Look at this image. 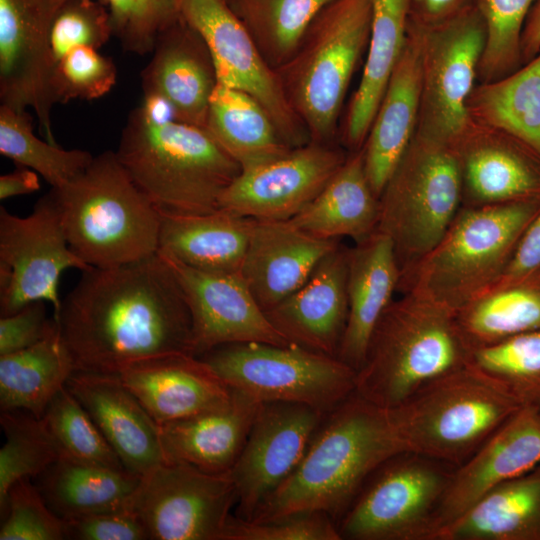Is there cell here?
Returning a JSON list of instances; mask_svg holds the SVG:
<instances>
[{"instance_id":"29","label":"cell","mask_w":540,"mask_h":540,"mask_svg":"<svg viewBox=\"0 0 540 540\" xmlns=\"http://www.w3.org/2000/svg\"><path fill=\"white\" fill-rule=\"evenodd\" d=\"M229 399L196 415L159 425L167 460L210 473H228L236 463L262 402L231 387Z\"/></svg>"},{"instance_id":"52","label":"cell","mask_w":540,"mask_h":540,"mask_svg":"<svg viewBox=\"0 0 540 540\" xmlns=\"http://www.w3.org/2000/svg\"><path fill=\"white\" fill-rule=\"evenodd\" d=\"M539 271L540 209L521 235L502 275L490 288L520 280Z\"/></svg>"},{"instance_id":"38","label":"cell","mask_w":540,"mask_h":540,"mask_svg":"<svg viewBox=\"0 0 540 540\" xmlns=\"http://www.w3.org/2000/svg\"><path fill=\"white\" fill-rule=\"evenodd\" d=\"M470 350L540 330V271L489 288L455 314Z\"/></svg>"},{"instance_id":"36","label":"cell","mask_w":540,"mask_h":540,"mask_svg":"<svg viewBox=\"0 0 540 540\" xmlns=\"http://www.w3.org/2000/svg\"><path fill=\"white\" fill-rule=\"evenodd\" d=\"M40 478L45 501L66 519L130 505L142 476L126 468L62 457Z\"/></svg>"},{"instance_id":"22","label":"cell","mask_w":540,"mask_h":540,"mask_svg":"<svg viewBox=\"0 0 540 540\" xmlns=\"http://www.w3.org/2000/svg\"><path fill=\"white\" fill-rule=\"evenodd\" d=\"M67 387L127 470L144 476L167 460L159 425L118 374L75 371Z\"/></svg>"},{"instance_id":"55","label":"cell","mask_w":540,"mask_h":540,"mask_svg":"<svg viewBox=\"0 0 540 540\" xmlns=\"http://www.w3.org/2000/svg\"><path fill=\"white\" fill-rule=\"evenodd\" d=\"M540 52V0H536L526 19L521 35L522 63Z\"/></svg>"},{"instance_id":"5","label":"cell","mask_w":540,"mask_h":540,"mask_svg":"<svg viewBox=\"0 0 540 540\" xmlns=\"http://www.w3.org/2000/svg\"><path fill=\"white\" fill-rule=\"evenodd\" d=\"M51 192L69 247L89 266L118 267L158 252L161 214L114 151L94 156L79 175Z\"/></svg>"},{"instance_id":"42","label":"cell","mask_w":540,"mask_h":540,"mask_svg":"<svg viewBox=\"0 0 540 540\" xmlns=\"http://www.w3.org/2000/svg\"><path fill=\"white\" fill-rule=\"evenodd\" d=\"M6 441L0 449V507L19 480L42 475L62 453L42 418L25 411H1Z\"/></svg>"},{"instance_id":"23","label":"cell","mask_w":540,"mask_h":540,"mask_svg":"<svg viewBox=\"0 0 540 540\" xmlns=\"http://www.w3.org/2000/svg\"><path fill=\"white\" fill-rule=\"evenodd\" d=\"M340 244L315 237L289 220L254 222L240 275L266 313L299 289Z\"/></svg>"},{"instance_id":"24","label":"cell","mask_w":540,"mask_h":540,"mask_svg":"<svg viewBox=\"0 0 540 540\" xmlns=\"http://www.w3.org/2000/svg\"><path fill=\"white\" fill-rule=\"evenodd\" d=\"M141 73L144 96L163 100L177 121L204 128L217 77L202 38L181 17L157 38Z\"/></svg>"},{"instance_id":"32","label":"cell","mask_w":540,"mask_h":540,"mask_svg":"<svg viewBox=\"0 0 540 540\" xmlns=\"http://www.w3.org/2000/svg\"><path fill=\"white\" fill-rule=\"evenodd\" d=\"M379 198L368 181L363 149L352 151L320 193L289 221L318 238L356 243L376 229Z\"/></svg>"},{"instance_id":"51","label":"cell","mask_w":540,"mask_h":540,"mask_svg":"<svg viewBox=\"0 0 540 540\" xmlns=\"http://www.w3.org/2000/svg\"><path fill=\"white\" fill-rule=\"evenodd\" d=\"M55 319L47 316L45 301H34L0 319V356L28 348L42 340Z\"/></svg>"},{"instance_id":"9","label":"cell","mask_w":540,"mask_h":540,"mask_svg":"<svg viewBox=\"0 0 540 540\" xmlns=\"http://www.w3.org/2000/svg\"><path fill=\"white\" fill-rule=\"evenodd\" d=\"M461 206L452 147L415 134L379 197L375 231L390 238L402 270L438 243Z\"/></svg>"},{"instance_id":"30","label":"cell","mask_w":540,"mask_h":540,"mask_svg":"<svg viewBox=\"0 0 540 540\" xmlns=\"http://www.w3.org/2000/svg\"><path fill=\"white\" fill-rule=\"evenodd\" d=\"M160 214L158 252L199 270L240 273L255 219L222 209Z\"/></svg>"},{"instance_id":"50","label":"cell","mask_w":540,"mask_h":540,"mask_svg":"<svg viewBox=\"0 0 540 540\" xmlns=\"http://www.w3.org/2000/svg\"><path fill=\"white\" fill-rule=\"evenodd\" d=\"M65 539L147 540L149 534L132 503L121 508L63 519Z\"/></svg>"},{"instance_id":"13","label":"cell","mask_w":540,"mask_h":540,"mask_svg":"<svg viewBox=\"0 0 540 540\" xmlns=\"http://www.w3.org/2000/svg\"><path fill=\"white\" fill-rule=\"evenodd\" d=\"M69 268L92 267L69 247L51 190L32 212L19 217L0 207V312L10 315L34 301L49 302L53 316L61 308L58 285Z\"/></svg>"},{"instance_id":"12","label":"cell","mask_w":540,"mask_h":540,"mask_svg":"<svg viewBox=\"0 0 540 540\" xmlns=\"http://www.w3.org/2000/svg\"><path fill=\"white\" fill-rule=\"evenodd\" d=\"M422 31L421 98L415 134L452 146L471 123L467 100L476 86L486 24L475 5Z\"/></svg>"},{"instance_id":"54","label":"cell","mask_w":540,"mask_h":540,"mask_svg":"<svg viewBox=\"0 0 540 540\" xmlns=\"http://www.w3.org/2000/svg\"><path fill=\"white\" fill-rule=\"evenodd\" d=\"M40 189L39 174L32 169L19 166L16 170L1 175L0 199L30 194Z\"/></svg>"},{"instance_id":"46","label":"cell","mask_w":540,"mask_h":540,"mask_svg":"<svg viewBox=\"0 0 540 540\" xmlns=\"http://www.w3.org/2000/svg\"><path fill=\"white\" fill-rule=\"evenodd\" d=\"M0 540H62L64 520L45 501L30 478L16 482L0 507Z\"/></svg>"},{"instance_id":"47","label":"cell","mask_w":540,"mask_h":540,"mask_svg":"<svg viewBox=\"0 0 540 540\" xmlns=\"http://www.w3.org/2000/svg\"><path fill=\"white\" fill-rule=\"evenodd\" d=\"M117 81V68L98 49L80 46L57 63L52 78L55 103L73 99L94 100L111 91Z\"/></svg>"},{"instance_id":"14","label":"cell","mask_w":540,"mask_h":540,"mask_svg":"<svg viewBox=\"0 0 540 540\" xmlns=\"http://www.w3.org/2000/svg\"><path fill=\"white\" fill-rule=\"evenodd\" d=\"M238 501L228 473L166 460L142 476L132 507L153 540H224Z\"/></svg>"},{"instance_id":"45","label":"cell","mask_w":540,"mask_h":540,"mask_svg":"<svg viewBox=\"0 0 540 540\" xmlns=\"http://www.w3.org/2000/svg\"><path fill=\"white\" fill-rule=\"evenodd\" d=\"M180 0H107L113 36L127 52L151 53L159 35L180 18Z\"/></svg>"},{"instance_id":"39","label":"cell","mask_w":540,"mask_h":540,"mask_svg":"<svg viewBox=\"0 0 540 540\" xmlns=\"http://www.w3.org/2000/svg\"><path fill=\"white\" fill-rule=\"evenodd\" d=\"M332 0H227L261 55L277 70L295 54L307 28Z\"/></svg>"},{"instance_id":"56","label":"cell","mask_w":540,"mask_h":540,"mask_svg":"<svg viewBox=\"0 0 540 540\" xmlns=\"http://www.w3.org/2000/svg\"><path fill=\"white\" fill-rule=\"evenodd\" d=\"M98 1H100L101 3L107 6V0H98Z\"/></svg>"},{"instance_id":"33","label":"cell","mask_w":540,"mask_h":540,"mask_svg":"<svg viewBox=\"0 0 540 540\" xmlns=\"http://www.w3.org/2000/svg\"><path fill=\"white\" fill-rule=\"evenodd\" d=\"M434 540H540V464L492 489Z\"/></svg>"},{"instance_id":"16","label":"cell","mask_w":540,"mask_h":540,"mask_svg":"<svg viewBox=\"0 0 540 540\" xmlns=\"http://www.w3.org/2000/svg\"><path fill=\"white\" fill-rule=\"evenodd\" d=\"M66 0H0V102L31 108L45 139L55 142L52 78L56 62L50 34Z\"/></svg>"},{"instance_id":"2","label":"cell","mask_w":540,"mask_h":540,"mask_svg":"<svg viewBox=\"0 0 540 540\" xmlns=\"http://www.w3.org/2000/svg\"><path fill=\"white\" fill-rule=\"evenodd\" d=\"M404 452L391 410L354 392L325 415L298 466L249 520L314 511L335 520L374 472Z\"/></svg>"},{"instance_id":"25","label":"cell","mask_w":540,"mask_h":540,"mask_svg":"<svg viewBox=\"0 0 540 540\" xmlns=\"http://www.w3.org/2000/svg\"><path fill=\"white\" fill-rule=\"evenodd\" d=\"M423 31L409 21L404 49L362 146L370 186L379 198L415 136L421 98Z\"/></svg>"},{"instance_id":"28","label":"cell","mask_w":540,"mask_h":540,"mask_svg":"<svg viewBox=\"0 0 540 540\" xmlns=\"http://www.w3.org/2000/svg\"><path fill=\"white\" fill-rule=\"evenodd\" d=\"M401 269L388 236L374 231L349 248L348 317L337 353L358 371L363 365L372 334L398 290Z\"/></svg>"},{"instance_id":"15","label":"cell","mask_w":540,"mask_h":540,"mask_svg":"<svg viewBox=\"0 0 540 540\" xmlns=\"http://www.w3.org/2000/svg\"><path fill=\"white\" fill-rule=\"evenodd\" d=\"M180 17L204 41L217 82L253 97L268 113L282 139L296 148L310 142L279 76L265 61L227 0H180Z\"/></svg>"},{"instance_id":"10","label":"cell","mask_w":540,"mask_h":540,"mask_svg":"<svg viewBox=\"0 0 540 540\" xmlns=\"http://www.w3.org/2000/svg\"><path fill=\"white\" fill-rule=\"evenodd\" d=\"M230 387L260 402H292L327 414L356 389L357 371L295 343L222 345L200 356Z\"/></svg>"},{"instance_id":"17","label":"cell","mask_w":540,"mask_h":540,"mask_svg":"<svg viewBox=\"0 0 540 540\" xmlns=\"http://www.w3.org/2000/svg\"><path fill=\"white\" fill-rule=\"evenodd\" d=\"M160 254L171 267L190 312L192 355L200 357L234 343L292 344L271 323L240 273L203 271Z\"/></svg>"},{"instance_id":"43","label":"cell","mask_w":540,"mask_h":540,"mask_svg":"<svg viewBox=\"0 0 540 540\" xmlns=\"http://www.w3.org/2000/svg\"><path fill=\"white\" fill-rule=\"evenodd\" d=\"M41 418L60 449L62 457L125 468L87 410L67 385L52 399Z\"/></svg>"},{"instance_id":"40","label":"cell","mask_w":540,"mask_h":540,"mask_svg":"<svg viewBox=\"0 0 540 540\" xmlns=\"http://www.w3.org/2000/svg\"><path fill=\"white\" fill-rule=\"evenodd\" d=\"M0 153L19 166L34 170L53 188L71 181L94 158L86 150H66L37 138L29 114L5 105H0Z\"/></svg>"},{"instance_id":"20","label":"cell","mask_w":540,"mask_h":540,"mask_svg":"<svg viewBox=\"0 0 540 540\" xmlns=\"http://www.w3.org/2000/svg\"><path fill=\"white\" fill-rule=\"evenodd\" d=\"M451 147L460 171L462 206L540 198V156L516 137L471 120Z\"/></svg>"},{"instance_id":"37","label":"cell","mask_w":540,"mask_h":540,"mask_svg":"<svg viewBox=\"0 0 540 540\" xmlns=\"http://www.w3.org/2000/svg\"><path fill=\"white\" fill-rule=\"evenodd\" d=\"M467 111L473 122L516 137L540 156V52L509 75L476 84Z\"/></svg>"},{"instance_id":"8","label":"cell","mask_w":540,"mask_h":540,"mask_svg":"<svg viewBox=\"0 0 540 540\" xmlns=\"http://www.w3.org/2000/svg\"><path fill=\"white\" fill-rule=\"evenodd\" d=\"M370 23L371 0H332L276 70L310 141L330 143L334 137L351 78L367 50Z\"/></svg>"},{"instance_id":"4","label":"cell","mask_w":540,"mask_h":540,"mask_svg":"<svg viewBox=\"0 0 540 540\" xmlns=\"http://www.w3.org/2000/svg\"><path fill=\"white\" fill-rule=\"evenodd\" d=\"M540 198L462 206L438 243L401 270L398 290L453 314L502 275Z\"/></svg>"},{"instance_id":"31","label":"cell","mask_w":540,"mask_h":540,"mask_svg":"<svg viewBox=\"0 0 540 540\" xmlns=\"http://www.w3.org/2000/svg\"><path fill=\"white\" fill-rule=\"evenodd\" d=\"M411 0H371L367 57L344 121L342 141L362 148L390 75L404 49Z\"/></svg>"},{"instance_id":"27","label":"cell","mask_w":540,"mask_h":540,"mask_svg":"<svg viewBox=\"0 0 540 540\" xmlns=\"http://www.w3.org/2000/svg\"><path fill=\"white\" fill-rule=\"evenodd\" d=\"M118 375L158 425L213 409L232 390L203 359L188 353L139 362Z\"/></svg>"},{"instance_id":"19","label":"cell","mask_w":540,"mask_h":540,"mask_svg":"<svg viewBox=\"0 0 540 540\" xmlns=\"http://www.w3.org/2000/svg\"><path fill=\"white\" fill-rule=\"evenodd\" d=\"M326 414L304 404L262 402L230 471L237 516L251 519L260 504L298 466Z\"/></svg>"},{"instance_id":"1","label":"cell","mask_w":540,"mask_h":540,"mask_svg":"<svg viewBox=\"0 0 540 540\" xmlns=\"http://www.w3.org/2000/svg\"><path fill=\"white\" fill-rule=\"evenodd\" d=\"M53 318L76 371L119 374L146 360L191 354L190 312L159 252L83 271Z\"/></svg>"},{"instance_id":"21","label":"cell","mask_w":540,"mask_h":540,"mask_svg":"<svg viewBox=\"0 0 540 540\" xmlns=\"http://www.w3.org/2000/svg\"><path fill=\"white\" fill-rule=\"evenodd\" d=\"M540 464V413L520 408L451 473L433 536L498 485Z\"/></svg>"},{"instance_id":"3","label":"cell","mask_w":540,"mask_h":540,"mask_svg":"<svg viewBox=\"0 0 540 540\" xmlns=\"http://www.w3.org/2000/svg\"><path fill=\"white\" fill-rule=\"evenodd\" d=\"M115 153L136 186L164 214L219 210L222 194L241 172L204 128L153 119L140 105L128 117Z\"/></svg>"},{"instance_id":"6","label":"cell","mask_w":540,"mask_h":540,"mask_svg":"<svg viewBox=\"0 0 540 540\" xmlns=\"http://www.w3.org/2000/svg\"><path fill=\"white\" fill-rule=\"evenodd\" d=\"M455 314L405 293L392 300L370 340L355 392L393 408L432 380L469 363Z\"/></svg>"},{"instance_id":"44","label":"cell","mask_w":540,"mask_h":540,"mask_svg":"<svg viewBox=\"0 0 540 540\" xmlns=\"http://www.w3.org/2000/svg\"><path fill=\"white\" fill-rule=\"evenodd\" d=\"M535 1L477 0L487 35L478 68V83L507 76L523 65L521 35Z\"/></svg>"},{"instance_id":"7","label":"cell","mask_w":540,"mask_h":540,"mask_svg":"<svg viewBox=\"0 0 540 540\" xmlns=\"http://www.w3.org/2000/svg\"><path fill=\"white\" fill-rule=\"evenodd\" d=\"M520 408L468 364L432 380L390 410L408 452L461 465Z\"/></svg>"},{"instance_id":"41","label":"cell","mask_w":540,"mask_h":540,"mask_svg":"<svg viewBox=\"0 0 540 540\" xmlns=\"http://www.w3.org/2000/svg\"><path fill=\"white\" fill-rule=\"evenodd\" d=\"M468 364L495 381L521 408L540 413V330L474 348Z\"/></svg>"},{"instance_id":"26","label":"cell","mask_w":540,"mask_h":540,"mask_svg":"<svg viewBox=\"0 0 540 540\" xmlns=\"http://www.w3.org/2000/svg\"><path fill=\"white\" fill-rule=\"evenodd\" d=\"M348 254L339 244L299 289L266 312L290 342L337 357L348 317Z\"/></svg>"},{"instance_id":"11","label":"cell","mask_w":540,"mask_h":540,"mask_svg":"<svg viewBox=\"0 0 540 540\" xmlns=\"http://www.w3.org/2000/svg\"><path fill=\"white\" fill-rule=\"evenodd\" d=\"M442 462L401 453L384 463L337 525L342 539L433 540L451 473Z\"/></svg>"},{"instance_id":"18","label":"cell","mask_w":540,"mask_h":540,"mask_svg":"<svg viewBox=\"0 0 540 540\" xmlns=\"http://www.w3.org/2000/svg\"><path fill=\"white\" fill-rule=\"evenodd\" d=\"M330 143L310 141L267 163L242 170L219 208L256 220H290L326 186L346 160Z\"/></svg>"},{"instance_id":"35","label":"cell","mask_w":540,"mask_h":540,"mask_svg":"<svg viewBox=\"0 0 540 540\" xmlns=\"http://www.w3.org/2000/svg\"><path fill=\"white\" fill-rule=\"evenodd\" d=\"M204 129L240 165L241 171L292 149L253 97L218 82L210 97Z\"/></svg>"},{"instance_id":"49","label":"cell","mask_w":540,"mask_h":540,"mask_svg":"<svg viewBox=\"0 0 540 540\" xmlns=\"http://www.w3.org/2000/svg\"><path fill=\"white\" fill-rule=\"evenodd\" d=\"M335 520L324 512L295 513L266 521L232 516L224 540H340Z\"/></svg>"},{"instance_id":"53","label":"cell","mask_w":540,"mask_h":540,"mask_svg":"<svg viewBox=\"0 0 540 540\" xmlns=\"http://www.w3.org/2000/svg\"><path fill=\"white\" fill-rule=\"evenodd\" d=\"M477 0H411L409 21L422 29L442 25L470 8Z\"/></svg>"},{"instance_id":"48","label":"cell","mask_w":540,"mask_h":540,"mask_svg":"<svg viewBox=\"0 0 540 540\" xmlns=\"http://www.w3.org/2000/svg\"><path fill=\"white\" fill-rule=\"evenodd\" d=\"M113 36L108 7L98 0H66L52 24L50 43L57 63L76 47L101 48Z\"/></svg>"},{"instance_id":"34","label":"cell","mask_w":540,"mask_h":540,"mask_svg":"<svg viewBox=\"0 0 540 540\" xmlns=\"http://www.w3.org/2000/svg\"><path fill=\"white\" fill-rule=\"evenodd\" d=\"M76 371L57 321L36 344L0 356L1 411H25L41 418Z\"/></svg>"}]
</instances>
